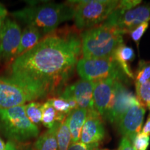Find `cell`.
I'll return each instance as SVG.
<instances>
[{
  "label": "cell",
  "instance_id": "cell-19",
  "mask_svg": "<svg viewBox=\"0 0 150 150\" xmlns=\"http://www.w3.org/2000/svg\"><path fill=\"white\" fill-rule=\"evenodd\" d=\"M67 117L56 111L48 100L42 104V123L48 129L52 128L56 122L62 123Z\"/></svg>",
  "mask_w": 150,
  "mask_h": 150
},
{
  "label": "cell",
  "instance_id": "cell-8",
  "mask_svg": "<svg viewBox=\"0 0 150 150\" xmlns=\"http://www.w3.org/2000/svg\"><path fill=\"white\" fill-rule=\"evenodd\" d=\"M21 35V29L16 21L6 18L0 29V63H11L16 59Z\"/></svg>",
  "mask_w": 150,
  "mask_h": 150
},
{
  "label": "cell",
  "instance_id": "cell-10",
  "mask_svg": "<svg viewBox=\"0 0 150 150\" xmlns=\"http://www.w3.org/2000/svg\"><path fill=\"white\" fill-rule=\"evenodd\" d=\"M93 89L94 82L81 79L74 83L65 86L59 97L66 100L72 99L79 108L89 111L95 110L93 103Z\"/></svg>",
  "mask_w": 150,
  "mask_h": 150
},
{
  "label": "cell",
  "instance_id": "cell-3",
  "mask_svg": "<svg viewBox=\"0 0 150 150\" xmlns=\"http://www.w3.org/2000/svg\"><path fill=\"white\" fill-rule=\"evenodd\" d=\"M123 34L100 24L81 33V53L85 59H103L112 56L123 43Z\"/></svg>",
  "mask_w": 150,
  "mask_h": 150
},
{
  "label": "cell",
  "instance_id": "cell-31",
  "mask_svg": "<svg viewBox=\"0 0 150 150\" xmlns=\"http://www.w3.org/2000/svg\"><path fill=\"white\" fill-rule=\"evenodd\" d=\"M6 150H18V143L12 140H8L6 145Z\"/></svg>",
  "mask_w": 150,
  "mask_h": 150
},
{
  "label": "cell",
  "instance_id": "cell-29",
  "mask_svg": "<svg viewBox=\"0 0 150 150\" xmlns=\"http://www.w3.org/2000/svg\"><path fill=\"white\" fill-rule=\"evenodd\" d=\"M6 16L7 10L1 4H0V29L2 27L5 20L6 19Z\"/></svg>",
  "mask_w": 150,
  "mask_h": 150
},
{
  "label": "cell",
  "instance_id": "cell-24",
  "mask_svg": "<svg viewBox=\"0 0 150 150\" xmlns=\"http://www.w3.org/2000/svg\"><path fill=\"white\" fill-rule=\"evenodd\" d=\"M57 112L67 116L73 109L69 102L61 97H54L47 99Z\"/></svg>",
  "mask_w": 150,
  "mask_h": 150
},
{
  "label": "cell",
  "instance_id": "cell-11",
  "mask_svg": "<svg viewBox=\"0 0 150 150\" xmlns=\"http://www.w3.org/2000/svg\"><path fill=\"white\" fill-rule=\"evenodd\" d=\"M33 101L23 88L6 77H0V109L24 105Z\"/></svg>",
  "mask_w": 150,
  "mask_h": 150
},
{
  "label": "cell",
  "instance_id": "cell-13",
  "mask_svg": "<svg viewBox=\"0 0 150 150\" xmlns=\"http://www.w3.org/2000/svg\"><path fill=\"white\" fill-rule=\"evenodd\" d=\"M105 135L106 130L103 117L95 110L88 111L87 118L82 128L79 142L99 147L104 139Z\"/></svg>",
  "mask_w": 150,
  "mask_h": 150
},
{
  "label": "cell",
  "instance_id": "cell-25",
  "mask_svg": "<svg viewBox=\"0 0 150 150\" xmlns=\"http://www.w3.org/2000/svg\"><path fill=\"white\" fill-rule=\"evenodd\" d=\"M131 144L136 150H147L150 144V137L144 133L140 132L136 135Z\"/></svg>",
  "mask_w": 150,
  "mask_h": 150
},
{
  "label": "cell",
  "instance_id": "cell-27",
  "mask_svg": "<svg viewBox=\"0 0 150 150\" xmlns=\"http://www.w3.org/2000/svg\"><path fill=\"white\" fill-rule=\"evenodd\" d=\"M98 147L88 145L81 142L71 143L67 150H95Z\"/></svg>",
  "mask_w": 150,
  "mask_h": 150
},
{
  "label": "cell",
  "instance_id": "cell-6",
  "mask_svg": "<svg viewBox=\"0 0 150 150\" xmlns=\"http://www.w3.org/2000/svg\"><path fill=\"white\" fill-rule=\"evenodd\" d=\"M76 68L81 78L94 83L108 78L125 83L129 79L112 56L103 59L82 58L78 61Z\"/></svg>",
  "mask_w": 150,
  "mask_h": 150
},
{
  "label": "cell",
  "instance_id": "cell-33",
  "mask_svg": "<svg viewBox=\"0 0 150 150\" xmlns=\"http://www.w3.org/2000/svg\"><path fill=\"white\" fill-rule=\"evenodd\" d=\"M0 150H6L5 143L1 138H0Z\"/></svg>",
  "mask_w": 150,
  "mask_h": 150
},
{
  "label": "cell",
  "instance_id": "cell-17",
  "mask_svg": "<svg viewBox=\"0 0 150 150\" xmlns=\"http://www.w3.org/2000/svg\"><path fill=\"white\" fill-rule=\"evenodd\" d=\"M43 35L37 28L27 25L22 32L16 58L32 49L42 39Z\"/></svg>",
  "mask_w": 150,
  "mask_h": 150
},
{
  "label": "cell",
  "instance_id": "cell-14",
  "mask_svg": "<svg viewBox=\"0 0 150 150\" xmlns=\"http://www.w3.org/2000/svg\"><path fill=\"white\" fill-rule=\"evenodd\" d=\"M117 80L108 78L94 83V108L104 119L111 106L114 95V83Z\"/></svg>",
  "mask_w": 150,
  "mask_h": 150
},
{
  "label": "cell",
  "instance_id": "cell-4",
  "mask_svg": "<svg viewBox=\"0 0 150 150\" xmlns=\"http://www.w3.org/2000/svg\"><path fill=\"white\" fill-rule=\"evenodd\" d=\"M0 133L17 143L27 142L39 135V129L26 115L24 105L0 109Z\"/></svg>",
  "mask_w": 150,
  "mask_h": 150
},
{
  "label": "cell",
  "instance_id": "cell-16",
  "mask_svg": "<svg viewBox=\"0 0 150 150\" xmlns=\"http://www.w3.org/2000/svg\"><path fill=\"white\" fill-rule=\"evenodd\" d=\"M112 57L118 63L125 74L129 78L134 79V74L131 71L129 65V63L134 59L135 54L134 50L122 43L116 49L112 54Z\"/></svg>",
  "mask_w": 150,
  "mask_h": 150
},
{
  "label": "cell",
  "instance_id": "cell-2",
  "mask_svg": "<svg viewBox=\"0 0 150 150\" xmlns=\"http://www.w3.org/2000/svg\"><path fill=\"white\" fill-rule=\"evenodd\" d=\"M74 6L70 1L64 4H32L12 13L11 16L37 28L43 35H47L54 32L61 23L74 18Z\"/></svg>",
  "mask_w": 150,
  "mask_h": 150
},
{
  "label": "cell",
  "instance_id": "cell-7",
  "mask_svg": "<svg viewBox=\"0 0 150 150\" xmlns=\"http://www.w3.org/2000/svg\"><path fill=\"white\" fill-rule=\"evenodd\" d=\"M150 20V2L129 9L125 0L119 1L115 10L102 25L118 30L122 34L129 33L135 28Z\"/></svg>",
  "mask_w": 150,
  "mask_h": 150
},
{
  "label": "cell",
  "instance_id": "cell-26",
  "mask_svg": "<svg viewBox=\"0 0 150 150\" xmlns=\"http://www.w3.org/2000/svg\"><path fill=\"white\" fill-rule=\"evenodd\" d=\"M148 27H149V22H144L140 24V25L135 28L134 30L131 31L130 35L131 38H132V40L136 43L137 47H139V43L140 41V39L142 38V35H144V33H145L146 30L147 29Z\"/></svg>",
  "mask_w": 150,
  "mask_h": 150
},
{
  "label": "cell",
  "instance_id": "cell-23",
  "mask_svg": "<svg viewBox=\"0 0 150 150\" xmlns=\"http://www.w3.org/2000/svg\"><path fill=\"white\" fill-rule=\"evenodd\" d=\"M136 91L139 104L150 110V79L145 83L136 86Z\"/></svg>",
  "mask_w": 150,
  "mask_h": 150
},
{
  "label": "cell",
  "instance_id": "cell-15",
  "mask_svg": "<svg viewBox=\"0 0 150 150\" xmlns=\"http://www.w3.org/2000/svg\"><path fill=\"white\" fill-rule=\"evenodd\" d=\"M88 110L81 108H77L73 110L67 115V119L71 133V137H72L71 143L80 141L81 130L86 120Z\"/></svg>",
  "mask_w": 150,
  "mask_h": 150
},
{
  "label": "cell",
  "instance_id": "cell-30",
  "mask_svg": "<svg viewBox=\"0 0 150 150\" xmlns=\"http://www.w3.org/2000/svg\"><path fill=\"white\" fill-rule=\"evenodd\" d=\"M18 150H35L33 147V144L29 142H23V143H18Z\"/></svg>",
  "mask_w": 150,
  "mask_h": 150
},
{
  "label": "cell",
  "instance_id": "cell-21",
  "mask_svg": "<svg viewBox=\"0 0 150 150\" xmlns=\"http://www.w3.org/2000/svg\"><path fill=\"white\" fill-rule=\"evenodd\" d=\"M42 104L33 101L24 105L26 115L35 126L42 122Z\"/></svg>",
  "mask_w": 150,
  "mask_h": 150
},
{
  "label": "cell",
  "instance_id": "cell-32",
  "mask_svg": "<svg viewBox=\"0 0 150 150\" xmlns=\"http://www.w3.org/2000/svg\"><path fill=\"white\" fill-rule=\"evenodd\" d=\"M142 132L148 135V136L150 135V113L149 116H148L147 121H146V122L145 124V126L142 128Z\"/></svg>",
  "mask_w": 150,
  "mask_h": 150
},
{
  "label": "cell",
  "instance_id": "cell-9",
  "mask_svg": "<svg viewBox=\"0 0 150 150\" xmlns=\"http://www.w3.org/2000/svg\"><path fill=\"white\" fill-rule=\"evenodd\" d=\"M138 104L136 96L125 85V82L115 80L111 106L104 119L117 125L125 112L131 106Z\"/></svg>",
  "mask_w": 150,
  "mask_h": 150
},
{
  "label": "cell",
  "instance_id": "cell-18",
  "mask_svg": "<svg viewBox=\"0 0 150 150\" xmlns=\"http://www.w3.org/2000/svg\"><path fill=\"white\" fill-rule=\"evenodd\" d=\"M61 124V122H56L52 128L38 136L33 144L35 150H58L56 134Z\"/></svg>",
  "mask_w": 150,
  "mask_h": 150
},
{
  "label": "cell",
  "instance_id": "cell-12",
  "mask_svg": "<svg viewBox=\"0 0 150 150\" xmlns=\"http://www.w3.org/2000/svg\"><path fill=\"white\" fill-rule=\"evenodd\" d=\"M145 112V108L138 104L131 106L125 112L117 124L118 131L123 138L133 142L141 130Z\"/></svg>",
  "mask_w": 150,
  "mask_h": 150
},
{
  "label": "cell",
  "instance_id": "cell-28",
  "mask_svg": "<svg viewBox=\"0 0 150 150\" xmlns=\"http://www.w3.org/2000/svg\"><path fill=\"white\" fill-rule=\"evenodd\" d=\"M117 150H136L131 142L126 138H122Z\"/></svg>",
  "mask_w": 150,
  "mask_h": 150
},
{
  "label": "cell",
  "instance_id": "cell-20",
  "mask_svg": "<svg viewBox=\"0 0 150 150\" xmlns=\"http://www.w3.org/2000/svg\"><path fill=\"white\" fill-rule=\"evenodd\" d=\"M58 150H67L72 142V137L69 129L67 119L65 120L60 125L57 131Z\"/></svg>",
  "mask_w": 150,
  "mask_h": 150
},
{
  "label": "cell",
  "instance_id": "cell-1",
  "mask_svg": "<svg viewBox=\"0 0 150 150\" xmlns=\"http://www.w3.org/2000/svg\"><path fill=\"white\" fill-rule=\"evenodd\" d=\"M76 27L54 31L11 63L8 79L33 100L60 95L81 54V34Z\"/></svg>",
  "mask_w": 150,
  "mask_h": 150
},
{
  "label": "cell",
  "instance_id": "cell-22",
  "mask_svg": "<svg viewBox=\"0 0 150 150\" xmlns=\"http://www.w3.org/2000/svg\"><path fill=\"white\" fill-rule=\"evenodd\" d=\"M150 79V61L140 60L138 67L134 74L136 86L145 83Z\"/></svg>",
  "mask_w": 150,
  "mask_h": 150
},
{
  "label": "cell",
  "instance_id": "cell-5",
  "mask_svg": "<svg viewBox=\"0 0 150 150\" xmlns=\"http://www.w3.org/2000/svg\"><path fill=\"white\" fill-rule=\"evenodd\" d=\"M70 1L75 8V27L80 31H85L102 24L119 4V1L117 0Z\"/></svg>",
  "mask_w": 150,
  "mask_h": 150
},
{
  "label": "cell",
  "instance_id": "cell-34",
  "mask_svg": "<svg viewBox=\"0 0 150 150\" xmlns=\"http://www.w3.org/2000/svg\"><path fill=\"white\" fill-rule=\"evenodd\" d=\"M95 150H109V149H99V148H97V149H96Z\"/></svg>",
  "mask_w": 150,
  "mask_h": 150
}]
</instances>
